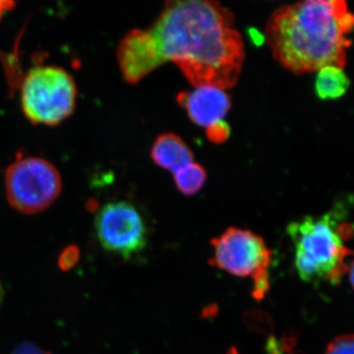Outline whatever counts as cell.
<instances>
[{
    "label": "cell",
    "instance_id": "1",
    "mask_svg": "<svg viewBox=\"0 0 354 354\" xmlns=\"http://www.w3.org/2000/svg\"><path fill=\"white\" fill-rule=\"evenodd\" d=\"M234 25V15L218 2L167 1L152 26L133 30L120 41L118 58L123 78L137 84L171 62L195 87H234L244 46Z\"/></svg>",
    "mask_w": 354,
    "mask_h": 354
},
{
    "label": "cell",
    "instance_id": "2",
    "mask_svg": "<svg viewBox=\"0 0 354 354\" xmlns=\"http://www.w3.org/2000/svg\"><path fill=\"white\" fill-rule=\"evenodd\" d=\"M354 14L341 0H307L277 9L266 29L272 55L295 74L344 68Z\"/></svg>",
    "mask_w": 354,
    "mask_h": 354
},
{
    "label": "cell",
    "instance_id": "3",
    "mask_svg": "<svg viewBox=\"0 0 354 354\" xmlns=\"http://www.w3.org/2000/svg\"><path fill=\"white\" fill-rule=\"evenodd\" d=\"M344 209L337 206L325 215L305 216L288 225V234L295 245V265L302 281L318 285L339 283L348 271L346 260L353 251L344 246L342 223Z\"/></svg>",
    "mask_w": 354,
    "mask_h": 354
},
{
    "label": "cell",
    "instance_id": "4",
    "mask_svg": "<svg viewBox=\"0 0 354 354\" xmlns=\"http://www.w3.org/2000/svg\"><path fill=\"white\" fill-rule=\"evenodd\" d=\"M75 81L53 65L30 70L21 86L23 113L34 124L55 127L68 118L76 106Z\"/></svg>",
    "mask_w": 354,
    "mask_h": 354
},
{
    "label": "cell",
    "instance_id": "5",
    "mask_svg": "<svg viewBox=\"0 0 354 354\" xmlns=\"http://www.w3.org/2000/svg\"><path fill=\"white\" fill-rule=\"evenodd\" d=\"M214 267L253 281V297L263 299L270 288L272 251L260 235L230 227L211 241Z\"/></svg>",
    "mask_w": 354,
    "mask_h": 354
},
{
    "label": "cell",
    "instance_id": "6",
    "mask_svg": "<svg viewBox=\"0 0 354 354\" xmlns=\"http://www.w3.org/2000/svg\"><path fill=\"white\" fill-rule=\"evenodd\" d=\"M7 199L23 214L39 213L55 203L62 189L59 171L39 157L18 158L6 171Z\"/></svg>",
    "mask_w": 354,
    "mask_h": 354
},
{
    "label": "cell",
    "instance_id": "7",
    "mask_svg": "<svg viewBox=\"0 0 354 354\" xmlns=\"http://www.w3.org/2000/svg\"><path fill=\"white\" fill-rule=\"evenodd\" d=\"M95 232L106 251L124 259L143 251L148 242L143 216L124 201L109 203L100 209L95 216Z\"/></svg>",
    "mask_w": 354,
    "mask_h": 354
},
{
    "label": "cell",
    "instance_id": "8",
    "mask_svg": "<svg viewBox=\"0 0 354 354\" xmlns=\"http://www.w3.org/2000/svg\"><path fill=\"white\" fill-rule=\"evenodd\" d=\"M177 102L198 127L208 128L225 118L230 106V95L214 86H200L177 95Z\"/></svg>",
    "mask_w": 354,
    "mask_h": 354
},
{
    "label": "cell",
    "instance_id": "9",
    "mask_svg": "<svg viewBox=\"0 0 354 354\" xmlns=\"http://www.w3.org/2000/svg\"><path fill=\"white\" fill-rule=\"evenodd\" d=\"M151 157L156 165L172 174L183 171L194 162L189 147L174 133H167L158 137L152 147Z\"/></svg>",
    "mask_w": 354,
    "mask_h": 354
},
{
    "label": "cell",
    "instance_id": "10",
    "mask_svg": "<svg viewBox=\"0 0 354 354\" xmlns=\"http://www.w3.org/2000/svg\"><path fill=\"white\" fill-rule=\"evenodd\" d=\"M351 81L344 68L335 65L318 70L315 92L321 100H337L348 92Z\"/></svg>",
    "mask_w": 354,
    "mask_h": 354
},
{
    "label": "cell",
    "instance_id": "11",
    "mask_svg": "<svg viewBox=\"0 0 354 354\" xmlns=\"http://www.w3.org/2000/svg\"><path fill=\"white\" fill-rule=\"evenodd\" d=\"M174 178L177 189L185 196H193L204 187L207 172L201 165L194 162L174 174Z\"/></svg>",
    "mask_w": 354,
    "mask_h": 354
},
{
    "label": "cell",
    "instance_id": "12",
    "mask_svg": "<svg viewBox=\"0 0 354 354\" xmlns=\"http://www.w3.org/2000/svg\"><path fill=\"white\" fill-rule=\"evenodd\" d=\"M325 354H354V335H344L330 342Z\"/></svg>",
    "mask_w": 354,
    "mask_h": 354
},
{
    "label": "cell",
    "instance_id": "13",
    "mask_svg": "<svg viewBox=\"0 0 354 354\" xmlns=\"http://www.w3.org/2000/svg\"><path fill=\"white\" fill-rule=\"evenodd\" d=\"M206 134L209 141L214 142V143H223V142L227 141L230 136V127L227 122L221 120L207 128Z\"/></svg>",
    "mask_w": 354,
    "mask_h": 354
},
{
    "label": "cell",
    "instance_id": "14",
    "mask_svg": "<svg viewBox=\"0 0 354 354\" xmlns=\"http://www.w3.org/2000/svg\"><path fill=\"white\" fill-rule=\"evenodd\" d=\"M78 250L75 247H68L66 250L64 251L59 258V265L62 269H69L72 266L75 264L78 260Z\"/></svg>",
    "mask_w": 354,
    "mask_h": 354
},
{
    "label": "cell",
    "instance_id": "15",
    "mask_svg": "<svg viewBox=\"0 0 354 354\" xmlns=\"http://www.w3.org/2000/svg\"><path fill=\"white\" fill-rule=\"evenodd\" d=\"M13 354H50L44 353L36 346L32 344H24L20 346L19 348H16Z\"/></svg>",
    "mask_w": 354,
    "mask_h": 354
},
{
    "label": "cell",
    "instance_id": "16",
    "mask_svg": "<svg viewBox=\"0 0 354 354\" xmlns=\"http://www.w3.org/2000/svg\"><path fill=\"white\" fill-rule=\"evenodd\" d=\"M15 7V3L12 1H6V0H0V19L8 11L12 10Z\"/></svg>",
    "mask_w": 354,
    "mask_h": 354
},
{
    "label": "cell",
    "instance_id": "17",
    "mask_svg": "<svg viewBox=\"0 0 354 354\" xmlns=\"http://www.w3.org/2000/svg\"><path fill=\"white\" fill-rule=\"evenodd\" d=\"M348 272H349V279H351V286H353V288H354V261L353 262V264L349 266Z\"/></svg>",
    "mask_w": 354,
    "mask_h": 354
},
{
    "label": "cell",
    "instance_id": "18",
    "mask_svg": "<svg viewBox=\"0 0 354 354\" xmlns=\"http://www.w3.org/2000/svg\"><path fill=\"white\" fill-rule=\"evenodd\" d=\"M227 354H239V351L235 348L228 349Z\"/></svg>",
    "mask_w": 354,
    "mask_h": 354
},
{
    "label": "cell",
    "instance_id": "19",
    "mask_svg": "<svg viewBox=\"0 0 354 354\" xmlns=\"http://www.w3.org/2000/svg\"><path fill=\"white\" fill-rule=\"evenodd\" d=\"M1 299H2V286H1V283H0V302H1Z\"/></svg>",
    "mask_w": 354,
    "mask_h": 354
}]
</instances>
